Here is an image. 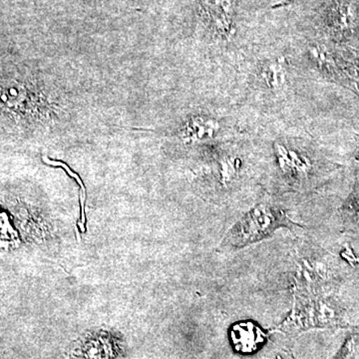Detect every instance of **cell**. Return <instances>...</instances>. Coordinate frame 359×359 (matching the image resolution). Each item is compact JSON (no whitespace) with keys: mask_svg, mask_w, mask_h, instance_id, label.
Instances as JSON below:
<instances>
[{"mask_svg":"<svg viewBox=\"0 0 359 359\" xmlns=\"http://www.w3.org/2000/svg\"><path fill=\"white\" fill-rule=\"evenodd\" d=\"M280 224L287 226L289 221L283 218L282 215L271 211L266 205H259L231 231L226 238L224 245L242 247L266 237Z\"/></svg>","mask_w":359,"mask_h":359,"instance_id":"cell-1","label":"cell"},{"mask_svg":"<svg viewBox=\"0 0 359 359\" xmlns=\"http://www.w3.org/2000/svg\"><path fill=\"white\" fill-rule=\"evenodd\" d=\"M115 342L110 337H97L85 342L83 354L87 359H114L117 358Z\"/></svg>","mask_w":359,"mask_h":359,"instance_id":"cell-2","label":"cell"},{"mask_svg":"<svg viewBox=\"0 0 359 359\" xmlns=\"http://www.w3.org/2000/svg\"><path fill=\"white\" fill-rule=\"evenodd\" d=\"M262 76L269 88L278 91L287 82V67L283 58L264 65L262 69Z\"/></svg>","mask_w":359,"mask_h":359,"instance_id":"cell-3","label":"cell"}]
</instances>
